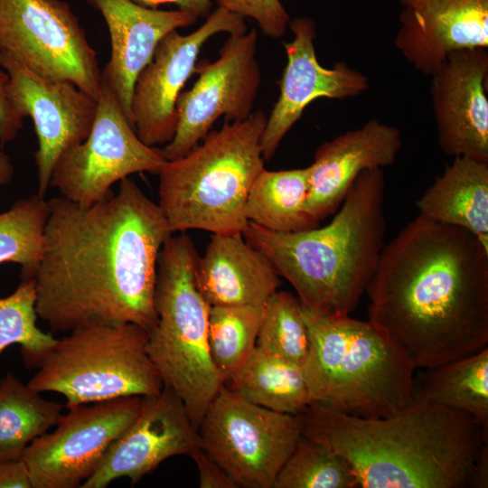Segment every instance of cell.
<instances>
[{
	"label": "cell",
	"mask_w": 488,
	"mask_h": 488,
	"mask_svg": "<svg viewBox=\"0 0 488 488\" xmlns=\"http://www.w3.org/2000/svg\"><path fill=\"white\" fill-rule=\"evenodd\" d=\"M216 3L245 19H253L270 38H281L289 27L290 15L281 0H216Z\"/></svg>",
	"instance_id": "33"
},
{
	"label": "cell",
	"mask_w": 488,
	"mask_h": 488,
	"mask_svg": "<svg viewBox=\"0 0 488 488\" xmlns=\"http://www.w3.org/2000/svg\"><path fill=\"white\" fill-rule=\"evenodd\" d=\"M134 3L148 7L156 8L161 5H175L179 10L188 12L197 18H206L212 8L211 0H131Z\"/></svg>",
	"instance_id": "37"
},
{
	"label": "cell",
	"mask_w": 488,
	"mask_h": 488,
	"mask_svg": "<svg viewBox=\"0 0 488 488\" xmlns=\"http://www.w3.org/2000/svg\"><path fill=\"white\" fill-rule=\"evenodd\" d=\"M97 101L88 137L59 157L50 183L61 197L81 206L105 199L112 193L114 183L130 174H158L167 161L161 149L145 145L138 137L104 79Z\"/></svg>",
	"instance_id": "11"
},
{
	"label": "cell",
	"mask_w": 488,
	"mask_h": 488,
	"mask_svg": "<svg viewBox=\"0 0 488 488\" xmlns=\"http://www.w3.org/2000/svg\"><path fill=\"white\" fill-rule=\"evenodd\" d=\"M257 44L258 32L254 28L243 34L230 35L216 61L196 63L197 80L176 100V131L162 149L167 161L187 154L221 116L225 121L235 122L253 113L261 83Z\"/></svg>",
	"instance_id": "12"
},
{
	"label": "cell",
	"mask_w": 488,
	"mask_h": 488,
	"mask_svg": "<svg viewBox=\"0 0 488 488\" xmlns=\"http://www.w3.org/2000/svg\"><path fill=\"white\" fill-rule=\"evenodd\" d=\"M201 446L183 401L170 388L143 397L141 408L111 444L93 474L80 487L105 488L127 477L132 485L175 455L191 456Z\"/></svg>",
	"instance_id": "16"
},
{
	"label": "cell",
	"mask_w": 488,
	"mask_h": 488,
	"mask_svg": "<svg viewBox=\"0 0 488 488\" xmlns=\"http://www.w3.org/2000/svg\"><path fill=\"white\" fill-rule=\"evenodd\" d=\"M191 457L194 460L198 469L200 488L237 487L229 474L201 446L192 452Z\"/></svg>",
	"instance_id": "35"
},
{
	"label": "cell",
	"mask_w": 488,
	"mask_h": 488,
	"mask_svg": "<svg viewBox=\"0 0 488 488\" xmlns=\"http://www.w3.org/2000/svg\"><path fill=\"white\" fill-rule=\"evenodd\" d=\"M357 477L343 455L301 436L278 472L273 488H357Z\"/></svg>",
	"instance_id": "30"
},
{
	"label": "cell",
	"mask_w": 488,
	"mask_h": 488,
	"mask_svg": "<svg viewBox=\"0 0 488 488\" xmlns=\"http://www.w3.org/2000/svg\"><path fill=\"white\" fill-rule=\"evenodd\" d=\"M37 292L35 279L21 277L16 289L0 297V354L17 343L28 368H37L44 353L54 344L52 333L42 331L36 324Z\"/></svg>",
	"instance_id": "31"
},
{
	"label": "cell",
	"mask_w": 488,
	"mask_h": 488,
	"mask_svg": "<svg viewBox=\"0 0 488 488\" xmlns=\"http://www.w3.org/2000/svg\"><path fill=\"white\" fill-rule=\"evenodd\" d=\"M0 52L45 78L99 97L98 54L63 0H0Z\"/></svg>",
	"instance_id": "10"
},
{
	"label": "cell",
	"mask_w": 488,
	"mask_h": 488,
	"mask_svg": "<svg viewBox=\"0 0 488 488\" xmlns=\"http://www.w3.org/2000/svg\"><path fill=\"white\" fill-rule=\"evenodd\" d=\"M401 146L399 129L377 119L323 143L310 164L308 214L320 221L334 212L361 172L392 165Z\"/></svg>",
	"instance_id": "20"
},
{
	"label": "cell",
	"mask_w": 488,
	"mask_h": 488,
	"mask_svg": "<svg viewBox=\"0 0 488 488\" xmlns=\"http://www.w3.org/2000/svg\"><path fill=\"white\" fill-rule=\"evenodd\" d=\"M310 171V165L280 171L264 168L248 194L245 205L248 221L276 232H296L318 227L319 221L305 209Z\"/></svg>",
	"instance_id": "26"
},
{
	"label": "cell",
	"mask_w": 488,
	"mask_h": 488,
	"mask_svg": "<svg viewBox=\"0 0 488 488\" xmlns=\"http://www.w3.org/2000/svg\"><path fill=\"white\" fill-rule=\"evenodd\" d=\"M48 201L33 194L0 213V264L22 267L21 277H33L42 256Z\"/></svg>",
	"instance_id": "29"
},
{
	"label": "cell",
	"mask_w": 488,
	"mask_h": 488,
	"mask_svg": "<svg viewBox=\"0 0 488 488\" xmlns=\"http://www.w3.org/2000/svg\"><path fill=\"white\" fill-rule=\"evenodd\" d=\"M148 332L132 323H94L60 339L40 360L27 383L57 392L65 408L159 393L164 383L147 350Z\"/></svg>",
	"instance_id": "8"
},
{
	"label": "cell",
	"mask_w": 488,
	"mask_h": 488,
	"mask_svg": "<svg viewBox=\"0 0 488 488\" xmlns=\"http://www.w3.org/2000/svg\"><path fill=\"white\" fill-rule=\"evenodd\" d=\"M0 488H33L28 467L22 458L0 461Z\"/></svg>",
	"instance_id": "36"
},
{
	"label": "cell",
	"mask_w": 488,
	"mask_h": 488,
	"mask_svg": "<svg viewBox=\"0 0 488 488\" xmlns=\"http://www.w3.org/2000/svg\"><path fill=\"white\" fill-rule=\"evenodd\" d=\"M430 77L441 150L488 163L487 48L451 53Z\"/></svg>",
	"instance_id": "18"
},
{
	"label": "cell",
	"mask_w": 488,
	"mask_h": 488,
	"mask_svg": "<svg viewBox=\"0 0 488 488\" xmlns=\"http://www.w3.org/2000/svg\"><path fill=\"white\" fill-rule=\"evenodd\" d=\"M0 66L9 76L11 102L34 123L38 138L34 155L37 194L45 198L59 157L88 137L98 101L74 84L45 78L1 52Z\"/></svg>",
	"instance_id": "15"
},
{
	"label": "cell",
	"mask_w": 488,
	"mask_h": 488,
	"mask_svg": "<svg viewBox=\"0 0 488 488\" xmlns=\"http://www.w3.org/2000/svg\"><path fill=\"white\" fill-rule=\"evenodd\" d=\"M412 394L465 412L488 428V347L421 369Z\"/></svg>",
	"instance_id": "25"
},
{
	"label": "cell",
	"mask_w": 488,
	"mask_h": 488,
	"mask_svg": "<svg viewBox=\"0 0 488 488\" xmlns=\"http://www.w3.org/2000/svg\"><path fill=\"white\" fill-rule=\"evenodd\" d=\"M383 170L356 178L332 221L323 228L276 232L249 222L242 235L319 312L349 315L366 293L385 246Z\"/></svg>",
	"instance_id": "4"
},
{
	"label": "cell",
	"mask_w": 488,
	"mask_h": 488,
	"mask_svg": "<svg viewBox=\"0 0 488 488\" xmlns=\"http://www.w3.org/2000/svg\"><path fill=\"white\" fill-rule=\"evenodd\" d=\"M261 111L210 131L183 156L166 161L159 174L158 205L171 231L243 233L249 189L264 169Z\"/></svg>",
	"instance_id": "6"
},
{
	"label": "cell",
	"mask_w": 488,
	"mask_h": 488,
	"mask_svg": "<svg viewBox=\"0 0 488 488\" xmlns=\"http://www.w3.org/2000/svg\"><path fill=\"white\" fill-rule=\"evenodd\" d=\"M263 306L210 307L208 341L211 360L225 383L256 347Z\"/></svg>",
	"instance_id": "28"
},
{
	"label": "cell",
	"mask_w": 488,
	"mask_h": 488,
	"mask_svg": "<svg viewBox=\"0 0 488 488\" xmlns=\"http://www.w3.org/2000/svg\"><path fill=\"white\" fill-rule=\"evenodd\" d=\"M247 31L244 17L218 6L191 33L174 30L161 39L136 78L131 100L133 127L145 145H166L173 139L178 121L176 100L195 71L203 44L217 33L239 35Z\"/></svg>",
	"instance_id": "14"
},
{
	"label": "cell",
	"mask_w": 488,
	"mask_h": 488,
	"mask_svg": "<svg viewBox=\"0 0 488 488\" xmlns=\"http://www.w3.org/2000/svg\"><path fill=\"white\" fill-rule=\"evenodd\" d=\"M302 310L310 342L303 370L312 403L350 416L380 418L410 400L416 368L371 321L303 304Z\"/></svg>",
	"instance_id": "5"
},
{
	"label": "cell",
	"mask_w": 488,
	"mask_h": 488,
	"mask_svg": "<svg viewBox=\"0 0 488 488\" xmlns=\"http://www.w3.org/2000/svg\"><path fill=\"white\" fill-rule=\"evenodd\" d=\"M298 417L303 436L343 455L361 488H472L488 428L472 416L412 394L380 418L311 403Z\"/></svg>",
	"instance_id": "3"
},
{
	"label": "cell",
	"mask_w": 488,
	"mask_h": 488,
	"mask_svg": "<svg viewBox=\"0 0 488 488\" xmlns=\"http://www.w3.org/2000/svg\"><path fill=\"white\" fill-rule=\"evenodd\" d=\"M42 256L33 275L38 317L52 333L94 323H132L147 332L157 260L173 232L158 204L128 177L89 206L50 199Z\"/></svg>",
	"instance_id": "1"
},
{
	"label": "cell",
	"mask_w": 488,
	"mask_h": 488,
	"mask_svg": "<svg viewBox=\"0 0 488 488\" xmlns=\"http://www.w3.org/2000/svg\"><path fill=\"white\" fill-rule=\"evenodd\" d=\"M369 321L418 369L488 347V248L418 215L385 244L366 291Z\"/></svg>",
	"instance_id": "2"
},
{
	"label": "cell",
	"mask_w": 488,
	"mask_h": 488,
	"mask_svg": "<svg viewBox=\"0 0 488 488\" xmlns=\"http://www.w3.org/2000/svg\"><path fill=\"white\" fill-rule=\"evenodd\" d=\"M488 487V444L484 445L475 463L472 488Z\"/></svg>",
	"instance_id": "38"
},
{
	"label": "cell",
	"mask_w": 488,
	"mask_h": 488,
	"mask_svg": "<svg viewBox=\"0 0 488 488\" xmlns=\"http://www.w3.org/2000/svg\"><path fill=\"white\" fill-rule=\"evenodd\" d=\"M279 277L242 233L213 234L196 266L198 287L211 306H263L281 285Z\"/></svg>",
	"instance_id": "22"
},
{
	"label": "cell",
	"mask_w": 488,
	"mask_h": 488,
	"mask_svg": "<svg viewBox=\"0 0 488 488\" xmlns=\"http://www.w3.org/2000/svg\"><path fill=\"white\" fill-rule=\"evenodd\" d=\"M9 76L0 66V145L15 139L23 126V118L10 100L7 85Z\"/></svg>",
	"instance_id": "34"
},
{
	"label": "cell",
	"mask_w": 488,
	"mask_h": 488,
	"mask_svg": "<svg viewBox=\"0 0 488 488\" xmlns=\"http://www.w3.org/2000/svg\"><path fill=\"white\" fill-rule=\"evenodd\" d=\"M202 449L237 487L273 488L302 436L296 415L253 404L221 386L198 428Z\"/></svg>",
	"instance_id": "9"
},
{
	"label": "cell",
	"mask_w": 488,
	"mask_h": 488,
	"mask_svg": "<svg viewBox=\"0 0 488 488\" xmlns=\"http://www.w3.org/2000/svg\"><path fill=\"white\" fill-rule=\"evenodd\" d=\"M86 1L100 12L109 31L111 55L102 79L115 92L133 127L131 100L138 74L151 61L164 36L193 24L198 18L179 9L148 8L131 0Z\"/></svg>",
	"instance_id": "21"
},
{
	"label": "cell",
	"mask_w": 488,
	"mask_h": 488,
	"mask_svg": "<svg viewBox=\"0 0 488 488\" xmlns=\"http://www.w3.org/2000/svg\"><path fill=\"white\" fill-rule=\"evenodd\" d=\"M394 44L430 76L453 52L488 48V0H399Z\"/></svg>",
	"instance_id": "19"
},
{
	"label": "cell",
	"mask_w": 488,
	"mask_h": 488,
	"mask_svg": "<svg viewBox=\"0 0 488 488\" xmlns=\"http://www.w3.org/2000/svg\"><path fill=\"white\" fill-rule=\"evenodd\" d=\"M143 397L81 404L24 450L33 488H76L89 478L111 444L138 414Z\"/></svg>",
	"instance_id": "13"
},
{
	"label": "cell",
	"mask_w": 488,
	"mask_h": 488,
	"mask_svg": "<svg viewBox=\"0 0 488 488\" xmlns=\"http://www.w3.org/2000/svg\"><path fill=\"white\" fill-rule=\"evenodd\" d=\"M224 385L240 398L280 413L297 415L312 403L303 368L257 346Z\"/></svg>",
	"instance_id": "24"
},
{
	"label": "cell",
	"mask_w": 488,
	"mask_h": 488,
	"mask_svg": "<svg viewBox=\"0 0 488 488\" xmlns=\"http://www.w3.org/2000/svg\"><path fill=\"white\" fill-rule=\"evenodd\" d=\"M198 258L194 243L183 232L163 245L154 296L157 324L148 332L146 345L164 386L177 394L197 430L224 384L210 353L211 305L198 287Z\"/></svg>",
	"instance_id": "7"
},
{
	"label": "cell",
	"mask_w": 488,
	"mask_h": 488,
	"mask_svg": "<svg viewBox=\"0 0 488 488\" xmlns=\"http://www.w3.org/2000/svg\"><path fill=\"white\" fill-rule=\"evenodd\" d=\"M309 344L301 301L289 292L277 290L263 305L256 346L303 368Z\"/></svg>",
	"instance_id": "32"
},
{
	"label": "cell",
	"mask_w": 488,
	"mask_h": 488,
	"mask_svg": "<svg viewBox=\"0 0 488 488\" xmlns=\"http://www.w3.org/2000/svg\"><path fill=\"white\" fill-rule=\"evenodd\" d=\"M418 215L465 229L488 248V163L455 156L417 201Z\"/></svg>",
	"instance_id": "23"
},
{
	"label": "cell",
	"mask_w": 488,
	"mask_h": 488,
	"mask_svg": "<svg viewBox=\"0 0 488 488\" xmlns=\"http://www.w3.org/2000/svg\"><path fill=\"white\" fill-rule=\"evenodd\" d=\"M289 28L294 37L284 43L287 61L280 81L279 97L261 136L265 161L274 156L285 136L314 100L353 98L370 88L369 77L344 61L332 68L320 64L314 48L315 24L310 17L291 20Z\"/></svg>",
	"instance_id": "17"
},
{
	"label": "cell",
	"mask_w": 488,
	"mask_h": 488,
	"mask_svg": "<svg viewBox=\"0 0 488 488\" xmlns=\"http://www.w3.org/2000/svg\"><path fill=\"white\" fill-rule=\"evenodd\" d=\"M63 408L7 373L0 380V461L22 458L35 438L56 426Z\"/></svg>",
	"instance_id": "27"
},
{
	"label": "cell",
	"mask_w": 488,
	"mask_h": 488,
	"mask_svg": "<svg viewBox=\"0 0 488 488\" xmlns=\"http://www.w3.org/2000/svg\"><path fill=\"white\" fill-rule=\"evenodd\" d=\"M14 173V165L9 155L0 149V188L11 182Z\"/></svg>",
	"instance_id": "39"
}]
</instances>
